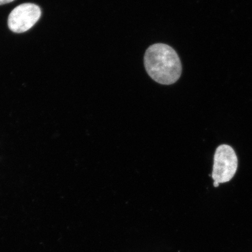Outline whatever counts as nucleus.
I'll list each match as a JSON object with an SVG mask.
<instances>
[{
  "label": "nucleus",
  "instance_id": "20e7f679",
  "mask_svg": "<svg viewBox=\"0 0 252 252\" xmlns=\"http://www.w3.org/2000/svg\"><path fill=\"white\" fill-rule=\"evenodd\" d=\"M14 1V0H0V5L8 4V3Z\"/></svg>",
  "mask_w": 252,
  "mask_h": 252
},
{
  "label": "nucleus",
  "instance_id": "7ed1b4c3",
  "mask_svg": "<svg viewBox=\"0 0 252 252\" xmlns=\"http://www.w3.org/2000/svg\"><path fill=\"white\" fill-rule=\"evenodd\" d=\"M42 11L38 5L25 3L15 7L9 14L8 25L15 33H23L30 30L39 21Z\"/></svg>",
  "mask_w": 252,
  "mask_h": 252
},
{
  "label": "nucleus",
  "instance_id": "f03ea898",
  "mask_svg": "<svg viewBox=\"0 0 252 252\" xmlns=\"http://www.w3.org/2000/svg\"><path fill=\"white\" fill-rule=\"evenodd\" d=\"M238 168V158L234 149L228 145H220L214 154L212 177L219 184L231 180Z\"/></svg>",
  "mask_w": 252,
  "mask_h": 252
},
{
  "label": "nucleus",
  "instance_id": "39448f33",
  "mask_svg": "<svg viewBox=\"0 0 252 252\" xmlns=\"http://www.w3.org/2000/svg\"><path fill=\"white\" fill-rule=\"evenodd\" d=\"M219 185H220V184H219L218 182H217L215 181L214 182V187H215V188L219 187Z\"/></svg>",
  "mask_w": 252,
  "mask_h": 252
},
{
  "label": "nucleus",
  "instance_id": "f257e3e1",
  "mask_svg": "<svg viewBox=\"0 0 252 252\" xmlns=\"http://www.w3.org/2000/svg\"><path fill=\"white\" fill-rule=\"evenodd\" d=\"M144 61L148 74L158 83L171 85L181 76V59L175 50L166 44L150 46L145 53Z\"/></svg>",
  "mask_w": 252,
  "mask_h": 252
}]
</instances>
